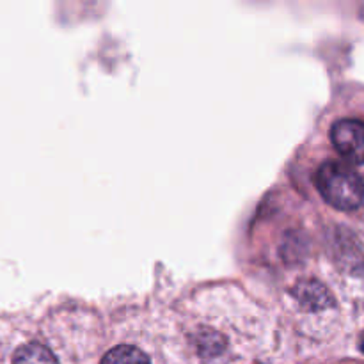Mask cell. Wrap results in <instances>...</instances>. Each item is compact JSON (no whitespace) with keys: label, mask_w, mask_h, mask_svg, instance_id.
Listing matches in <instances>:
<instances>
[{"label":"cell","mask_w":364,"mask_h":364,"mask_svg":"<svg viewBox=\"0 0 364 364\" xmlns=\"http://www.w3.org/2000/svg\"><path fill=\"white\" fill-rule=\"evenodd\" d=\"M336 151L348 162L364 166V123L358 119H340L331 130Z\"/></svg>","instance_id":"7a4b0ae2"},{"label":"cell","mask_w":364,"mask_h":364,"mask_svg":"<svg viewBox=\"0 0 364 364\" xmlns=\"http://www.w3.org/2000/svg\"><path fill=\"white\" fill-rule=\"evenodd\" d=\"M316 188L331 206L352 212L364 203V181L347 164L329 160L316 173Z\"/></svg>","instance_id":"6da1fadb"},{"label":"cell","mask_w":364,"mask_h":364,"mask_svg":"<svg viewBox=\"0 0 364 364\" xmlns=\"http://www.w3.org/2000/svg\"><path fill=\"white\" fill-rule=\"evenodd\" d=\"M294 294L304 308L313 309V311H322V309L331 308L334 304L331 291L318 281H301L295 287Z\"/></svg>","instance_id":"3957f363"},{"label":"cell","mask_w":364,"mask_h":364,"mask_svg":"<svg viewBox=\"0 0 364 364\" xmlns=\"http://www.w3.org/2000/svg\"><path fill=\"white\" fill-rule=\"evenodd\" d=\"M359 348H361V352L364 354V333L361 334V340H359Z\"/></svg>","instance_id":"8992f818"},{"label":"cell","mask_w":364,"mask_h":364,"mask_svg":"<svg viewBox=\"0 0 364 364\" xmlns=\"http://www.w3.org/2000/svg\"><path fill=\"white\" fill-rule=\"evenodd\" d=\"M102 364H149L148 355L132 345H119L103 355Z\"/></svg>","instance_id":"5b68a950"},{"label":"cell","mask_w":364,"mask_h":364,"mask_svg":"<svg viewBox=\"0 0 364 364\" xmlns=\"http://www.w3.org/2000/svg\"><path fill=\"white\" fill-rule=\"evenodd\" d=\"M13 364H59V361L45 345L27 343L14 352Z\"/></svg>","instance_id":"277c9868"}]
</instances>
